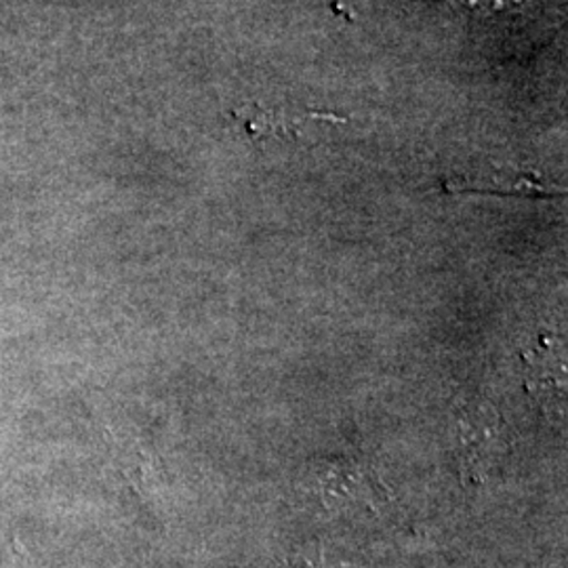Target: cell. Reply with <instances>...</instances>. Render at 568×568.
<instances>
[{
	"label": "cell",
	"instance_id": "2",
	"mask_svg": "<svg viewBox=\"0 0 568 568\" xmlns=\"http://www.w3.org/2000/svg\"><path fill=\"white\" fill-rule=\"evenodd\" d=\"M525 363L530 396L549 408L565 405V358L558 345L544 342L541 349L528 354Z\"/></svg>",
	"mask_w": 568,
	"mask_h": 568
},
{
	"label": "cell",
	"instance_id": "3",
	"mask_svg": "<svg viewBox=\"0 0 568 568\" xmlns=\"http://www.w3.org/2000/svg\"><path fill=\"white\" fill-rule=\"evenodd\" d=\"M314 478L318 495L333 506H352V504H368L373 487L366 485L365 474L361 467L349 462H325L321 469L310 471Z\"/></svg>",
	"mask_w": 568,
	"mask_h": 568
},
{
	"label": "cell",
	"instance_id": "4",
	"mask_svg": "<svg viewBox=\"0 0 568 568\" xmlns=\"http://www.w3.org/2000/svg\"><path fill=\"white\" fill-rule=\"evenodd\" d=\"M236 121L241 122L244 135L253 142H270V140H293L302 133L297 119H288L283 114L270 112L260 105H244L236 110Z\"/></svg>",
	"mask_w": 568,
	"mask_h": 568
},
{
	"label": "cell",
	"instance_id": "1",
	"mask_svg": "<svg viewBox=\"0 0 568 568\" xmlns=\"http://www.w3.org/2000/svg\"><path fill=\"white\" fill-rule=\"evenodd\" d=\"M457 447L464 476L480 480L506 455L504 422L488 405H469L457 422Z\"/></svg>",
	"mask_w": 568,
	"mask_h": 568
},
{
	"label": "cell",
	"instance_id": "5",
	"mask_svg": "<svg viewBox=\"0 0 568 568\" xmlns=\"http://www.w3.org/2000/svg\"><path fill=\"white\" fill-rule=\"evenodd\" d=\"M453 190H478V192H499V194H525V196H541V194H554L546 190L544 182L530 180L528 175L509 178L504 173H495L490 180H457L450 185Z\"/></svg>",
	"mask_w": 568,
	"mask_h": 568
}]
</instances>
